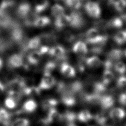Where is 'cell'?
<instances>
[{"mask_svg": "<svg viewBox=\"0 0 126 126\" xmlns=\"http://www.w3.org/2000/svg\"><path fill=\"white\" fill-rule=\"evenodd\" d=\"M68 15L70 18L69 26L73 29H80L86 25L85 18L81 11L73 10Z\"/></svg>", "mask_w": 126, "mask_h": 126, "instance_id": "cell-1", "label": "cell"}, {"mask_svg": "<svg viewBox=\"0 0 126 126\" xmlns=\"http://www.w3.org/2000/svg\"><path fill=\"white\" fill-rule=\"evenodd\" d=\"M63 121V115L56 108H52L48 111L47 117L41 119V122L44 125Z\"/></svg>", "mask_w": 126, "mask_h": 126, "instance_id": "cell-2", "label": "cell"}, {"mask_svg": "<svg viewBox=\"0 0 126 126\" xmlns=\"http://www.w3.org/2000/svg\"><path fill=\"white\" fill-rule=\"evenodd\" d=\"M48 54L55 58L57 61H65L67 59L66 50L61 45H56L50 48Z\"/></svg>", "mask_w": 126, "mask_h": 126, "instance_id": "cell-3", "label": "cell"}, {"mask_svg": "<svg viewBox=\"0 0 126 126\" xmlns=\"http://www.w3.org/2000/svg\"><path fill=\"white\" fill-rule=\"evenodd\" d=\"M32 11V6L31 4L28 1L21 2L17 6L15 10V15L21 19H24Z\"/></svg>", "mask_w": 126, "mask_h": 126, "instance_id": "cell-4", "label": "cell"}, {"mask_svg": "<svg viewBox=\"0 0 126 126\" xmlns=\"http://www.w3.org/2000/svg\"><path fill=\"white\" fill-rule=\"evenodd\" d=\"M56 84V80L52 74H44L41 78L38 87L40 90H49Z\"/></svg>", "mask_w": 126, "mask_h": 126, "instance_id": "cell-5", "label": "cell"}, {"mask_svg": "<svg viewBox=\"0 0 126 126\" xmlns=\"http://www.w3.org/2000/svg\"><path fill=\"white\" fill-rule=\"evenodd\" d=\"M24 63V57L21 54H13L7 60V65L10 68L21 67Z\"/></svg>", "mask_w": 126, "mask_h": 126, "instance_id": "cell-6", "label": "cell"}, {"mask_svg": "<svg viewBox=\"0 0 126 126\" xmlns=\"http://www.w3.org/2000/svg\"><path fill=\"white\" fill-rule=\"evenodd\" d=\"M115 102V98L112 95L104 94L100 98L99 105L103 110H105L112 108Z\"/></svg>", "mask_w": 126, "mask_h": 126, "instance_id": "cell-7", "label": "cell"}, {"mask_svg": "<svg viewBox=\"0 0 126 126\" xmlns=\"http://www.w3.org/2000/svg\"><path fill=\"white\" fill-rule=\"evenodd\" d=\"M70 18L68 14L63 13L55 18L54 26L58 30H61L67 26H69Z\"/></svg>", "mask_w": 126, "mask_h": 126, "instance_id": "cell-8", "label": "cell"}, {"mask_svg": "<svg viewBox=\"0 0 126 126\" xmlns=\"http://www.w3.org/2000/svg\"><path fill=\"white\" fill-rule=\"evenodd\" d=\"M109 118L115 122H120L126 117V112L121 108H114L110 110L108 114Z\"/></svg>", "mask_w": 126, "mask_h": 126, "instance_id": "cell-9", "label": "cell"}, {"mask_svg": "<svg viewBox=\"0 0 126 126\" xmlns=\"http://www.w3.org/2000/svg\"><path fill=\"white\" fill-rule=\"evenodd\" d=\"M72 51L80 57H84L88 52V49L86 44L81 40L76 41L72 46Z\"/></svg>", "mask_w": 126, "mask_h": 126, "instance_id": "cell-10", "label": "cell"}, {"mask_svg": "<svg viewBox=\"0 0 126 126\" xmlns=\"http://www.w3.org/2000/svg\"><path fill=\"white\" fill-rule=\"evenodd\" d=\"M60 70L62 74L67 78H73L76 75L74 68L66 62H63L61 64Z\"/></svg>", "mask_w": 126, "mask_h": 126, "instance_id": "cell-11", "label": "cell"}, {"mask_svg": "<svg viewBox=\"0 0 126 126\" xmlns=\"http://www.w3.org/2000/svg\"><path fill=\"white\" fill-rule=\"evenodd\" d=\"M50 5L49 0H34V11L38 15L47 10Z\"/></svg>", "mask_w": 126, "mask_h": 126, "instance_id": "cell-12", "label": "cell"}, {"mask_svg": "<svg viewBox=\"0 0 126 126\" xmlns=\"http://www.w3.org/2000/svg\"><path fill=\"white\" fill-rule=\"evenodd\" d=\"M123 56L124 51L118 48L112 49L106 54L107 59L113 62L119 61L122 59Z\"/></svg>", "mask_w": 126, "mask_h": 126, "instance_id": "cell-13", "label": "cell"}, {"mask_svg": "<svg viewBox=\"0 0 126 126\" xmlns=\"http://www.w3.org/2000/svg\"><path fill=\"white\" fill-rule=\"evenodd\" d=\"M42 55L38 51H33L30 53L27 57V61L29 64L37 65L41 60Z\"/></svg>", "mask_w": 126, "mask_h": 126, "instance_id": "cell-14", "label": "cell"}, {"mask_svg": "<svg viewBox=\"0 0 126 126\" xmlns=\"http://www.w3.org/2000/svg\"><path fill=\"white\" fill-rule=\"evenodd\" d=\"M12 114L8 112L6 109L0 108V123L3 126H9L11 124L10 120Z\"/></svg>", "mask_w": 126, "mask_h": 126, "instance_id": "cell-15", "label": "cell"}, {"mask_svg": "<svg viewBox=\"0 0 126 126\" xmlns=\"http://www.w3.org/2000/svg\"><path fill=\"white\" fill-rule=\"evenodd\" d=\"M124 21L120 16H115L107 21L108 28L119 29L123 27Z\"/></svg>", "mask_w": 126, "mask_h": 126, "instance_id": "cell-16", "label": "cell"}, {"mask_svg": "<svg viewBox=\"0 0 126 126\" xmlns=\"http://www.w3.org/2000/svg\"><path fill=\"white\" fill-rule=\"evenodd\" d=\"M100 59L95 56L89 57L85 59V64L90 68L96 69L101 65Z\"/></svg>", "mask_w": 126, "mask_h": 126, "instance_id": "cell-17", "label": "cell"}, {"mask_svg": "<svg viewBox=\"0 0 126 126\" xmlns=\"http://www.w3.org/2000/svg\"><path fill=\"white\" fill-rule=\"evenodd\" d=\"M37 107V104L36 101L33 99H29L24 103L22 109L24 112L30 113L34 112Z\"/></svg>", "mask_w": 126, "mask_h": 126, "instance_id": "cell-18", "label": "cell"}, {"mask_svg": "<svg viewBox=\"0 0 126 126\" xmlns=\"http://www.w3.org/2000/svg\"><path fill=\"white\" fill-rule=\"evenodd\" d=\"M39 17V15L35 12L34 11H32L24 19L23 24L27 27H31L33 26L36 19Z\"/></svg>", "mask_w": 126, "mask_h": 126, "instance_id": "cell-19", "label": "cell"}, {"mask_svg": "<svg viewBox=\"0 0 126 126\" xmlns=\"http://www.w3.org/2000/svg\"><path fill=\"white\" fill-rule=\"evenodd\" d=\"M59 103V101L57 99L53 98H48L42 101L41 107L44 110L48 111L52 108H55Z\"/></svg>", "mask_w": 126, "mask_h": 126, "instance_id": "cell-20", "label": "cell"}, {"mask_svg": "<svg viewBox=\"0 0 126 126\" xmlns=\"http://www.w3.org/2000/svg\"><path fill=\"white\" fill-rule=\"evenodd\" d=\"M93 118V115L89 110H82L77 116V119L82 123H87L92 120Z\"/></svg>", "mask_w": 126, "mask_h": 126, "instance_id": "cell-21", "label": "cell"}, {"mask_svg": "<svg viewBox=\"0 0 126 126\" xmlns=\"http://www.w3.org/2000/svg\"><path fill=\"white\" fill-rule=\"evenodd\" d=\"M114 42L119 45L126 43V30H122L116 32L113 37Z\"/></svg>", "mask_w": 126, "mask_h": 126, "instance_id": "cell-22", "label": "cell"}, {"mask_svg": "<svg viewBox=\"0 0 126 126\" xmlns=\"http://www.w3.org/2000/svg\"><path fill=\"white\" fill-rule=\"evenodd\" d=\"M50 23L51 20L48 16H39L35 20L33 27L36 28H43L49 25Z\"/></svg>", "mask_w": 126, "mask_h": 126, "instance_id": "cell-23", "label": "cell"}, {"mask_svg": "<svg viewBox=\"0 0 126 126\" xmlns=\"http://www.w3.org/2000/svg\"><path fill=\"white\" fill-rule=\"evenodd\" d=\"M40 44L41 40L39 35L35 36L29 40L27 44V48L28 50H34L38 48Z\"/></svg>", "mask_w": 126, "mask_h": 126, "instance_id": "cell-24", "label": "cell"}, {"mask_svg": "<svg viewBox=\"0 0 126 126\" xmlns=\"http://www.w3.org/2000/svg\"><path fill=\"white\" fill-rule=\"evenodd\" d=\"M63 2L67 7L74 10L80 9L83 4V0H64Z\"/></svg>", "mask_w": 126, "mask_h": 126, "instance_id": "cell-25", "label": "cell"}, {"mask_svg": "<svg viewBox=\"0 0 126 126\" xmlns=\"http://www.w3.org/2000/svg\"><path fill=\"white\" fill-rule=\"evenodd\" d=\"M88 16L94 19H98L100 17L101 14V10L99 4H97L93 8L86 12Z\"/></svg>", "mask_w": 126, "mask_h": 126, "instance_id": "cell-26", "label": "cell"}, {"mask_svg": "<svg viewBox=\"0 0 126 126\" xmlns=\"http://www.w3.org/2000/svg\"><path fill=\"white\" fill-rule=\"evenodd\" d=\"M114 78V74L110 70H104L102 75V83L106 86L109 85Z\"/></svg>", "mask_w": 126, "mask_h": 126, "instance_id": "cell-27", "label": "cell"}, {"mask_svg": "<svg viewBox=\"0 0 126 126\" xmlns=\"http://www.w3.org/2000/svg\"><path fill=\"white\" fill-rule=\"evenodd\" d=\"M16 3V0H2L0 3V10L8 12Z\"/></svg>", "mask_w": 126, "mask_h": 126, "instance_id": "cell-28", "label": "cell"}, {"mask_svg": "<svg viewBox=\"0 0 126 126\" xmlns=\"http://www.w3.org/2000/svg\"><path fill=\"white\" fill-rule=\"evenodd\" d=\"M64 12V8L59 4H55L51 8V14L55 18L63 14Z\"/></svg>", "mask_w": 126, "mask_h": 126, "instance_id": "cell-29", "label": "cell"}, {"mask_svg": "<svg viewBox=\"0 0 126 126\" xmlns=\"http://www.w3.org/2000/svg\"><path fill=\"white\" fill-rule=\"evenodd\" d=\"M57 66V63L52 61H48L44 65L43 68V74H52V73L55 70Z\"/></svg>", "mask_w": 126, "mask_h": 126, "instance_id": "cell-30", "label": "cell"}, {"mask_svg": "<svg viewBox=\"0 0 126 126\" xmlns=\"http://www.w3.org/2000/svg\"><path fill=\"white\" fill-rule=\"evenodd\" d=\"M63 115V120L66 121L68 123H74L77 119V115L72 111H66Z\"/></svg>", "mask_w": 126, "mask_h": 126, "instance_id": "cell-31", "label": "cell"}, {"mask_svg": "<svg viewBox=\"0 0 126 126\" xmlns=\"http://www.w3.org/2000/svg\"><path fill=\"white\" fill-rule=\"evenodd\" d=\"M113 8L117 12L121 13L126 8V0H116Z\"/></svg>", "mask_w": 126, "mask_h": 126, "instance_id": "cell-32", "label": "cell"}, {"mask_svg": "<svg viewBox=\"0 0 126 126\" xmlns=\"http://www.w3.org/2000/svg\"><path fill=\"white\" fill-rule=\"evenodd\" d=\"M114 68L116 72L121 75H123L126 72V65L121 61L117 62L114 64Z\"/></svg>", "mask_w": 126, "mask_h": 126, "instance_id": "cell-33", "label": "cell"}, {"mask_svg": "<svg viewBox=\"0 0 126 126\" xmlns=\"http://www.w3.org/2000/svg\"><path fill=\"white\" fill-rule=\"evenodd\" d=\"M30 121L26 118H20L15 120L10 124V126H29Z\"/></svg>", "mask_w": 126, "mask_h": 126, "instance_id": "cell-34", "label": "cell"}, {"mask_svg": "<svg viewBox=\"0 0 126 126\" xmlns=\"http://www.w3.org/2000/svg\"><path fill=\"white\" fill-rule=\"evenodd\" d=\"M4 105L5 107L10 109H14L17 104V102L12 98L8 96L4 100Z\"/></svg>", "mask_w": 126, "mask_h": 126, "instance_id": "cell-35", "label": "cell"}, {"mask_svg": "<svg viewBox=\"0 0 126 126\" xmlns=\"http://www.w3.org/2000/svg\"><path fill=\"white\" fill-rule=\"evenodd\" d=\"M117 87L119 89L124 88L126 86V76L123 75L119 76L116 82Z\"/></svg>", "mask_w": 126, "mask_h": 126, "instance_id": "cell-36", "label": "cell"}, {"mask_svg": "<svg viewBox=\"0 0 126 126\" xmlns=\"http://www.w3.org/2000/svg\"><path fill=\"white\" fill-rule=\"evenodd\" d=\"M103 65L104 68V70H111V69L114 67V64L113 62L107 59L103 63Z\"/></svg>", "mask_w": 126, "mask_h": 126, "instance_id": "cell-37", "label": "cell"}, {"mask_svg": "<svg viewBox=\"0 0 126 126\" xmlns=\"http://www.w3.org/2000/svg\"><path fill=\"white\" fill-rule=\"evenodd\" d=\"M118 101L120 105L123 106H126V94L125 93L120 94L118 96Z\"/></svg>", "mask_w": 126, "mask_h": 126, "instance_id": "cell-38", "label": "cell"}, {"mask_svg": "<svg viewBox=\"0 0 126 126\" xmlns=\"http://www.w3.org/2000/svg\"><path fill=\"white\" fill-rule=\"evenodd\" d=\"M50 48L46 45H43L41 46L38 51L43 56L46 54H48Z\"/></svg>", "mask_w": 126, "mask_h": 126, "instance_id": "cell-39", "label": "cell"}, {"mask_svg": "<svg viewBox=\"0 0 126 126\" xmlns=\"http://www.w3.org/2000/svg\"><path fill=\"white\" fill-rule=\"evenodd\" d=\"M5 89V86L0 81V94L4 91Z\"/></svg>", "mask_w": 126, "mask_h": 126, "instance_id": "cell-40", "label": "cell"}, {"mask_svg": "<svg viewBox=\"0 0 126 126\" xmlns=\"http://www.w3.org/2000/svg\"><path fill=\"white\" fill-rule=\"evenodd\" d=\"M3 66V61L2 59L0 58V70L1 69Z\"/></svg>", "mask_w": 126, "mask_h": 126, "instance_id": "cell-41", "label": "cell"}, {"mask_svg": "<svg viewBox=\"0 0 126 126\" xmlns=\"http://www.w3.org/2000/svg\"><path fill=\"white\" fill-rule=\"evenodd\" d=\"M67 126H77V125H76L74 123H70L67 124Z\"/></svg>", "mask_w": 126, "mask_h": 126, "instance_id": "cell-42", "label": "cell"}, {"mask_svg": "<svg viewBox=\"0 0 126 126\" xmlns=\"http://www.w3.org/2000/svg\"><path fill=\"white\" fill-rule=\"evenodd\" d=\"M124 56H125V57L126 58V49L124 51Z\"/></svg>", "mask_w": 126, "mask_h": 126, "instance_id": "cell-43", "label": "cell"}, {"mask_svg": "<svg viewBox=\"0 0 126 126\" xmlns=\"http://www.w3.org/2000/svg\"><path fill=\"white\" fill-rule=\"evenodd\" d=\"M55 1H64V0H54Z\"/></svg>", "mask_w": 126, "mask_h": 126, "instance_id": "cell-44", "label": "cell"}, {"mask_svg": "<svg viewBox=\"0 0 126 126\" xmlns=\"http://www.w3.org/2000/svg\"><path fill=\"white\" fill-rule=\"evenodd\" d=\"M126 94V91H125V92Z\"/></svg>", "mask_w": 126, "mask_h": 126, "instance_id": "cell-45", "label": "cell"}]
</instances>
